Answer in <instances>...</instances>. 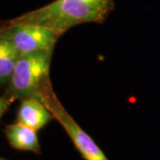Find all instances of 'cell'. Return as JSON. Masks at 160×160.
I'll return each mask as SVG.
<instances>
[{"label": "cell", "instance_id": "obj_5", "mask_svg": "<svg viewBox=\"0 0 160 160\" xmlns=\"http://www.w3.org/2000/svg\"><path fill=\"white\" fill-rule=\"evenodd\" d=\"M54 117L46 105L36 99L22 100L17 115V122L29 126L35 130H39L47 125Z\"/></svg>", "mask_w": 160, "mask_h": 160}, {"label": "cell", "instance_id": "obj_1", "mask_svg": "<svg viewBox=\"0 0 160 160\" xmlns=\"http://www.w3.org/2000/svg\"><path fill=\"white\" fill-rule=\"evenodd\" d=\"M115 0H55L7 23L43 26L62 36L83 23H102L114 10Z\"/></svg>", "mask_w": 160, "mask_h": 160}, {"label": "cell", "instance_id": "obj_3", "mask_svg": "<svg viewBox=\"0 0 160 160\" xmlns=\"http://www.w3.org/2000/svg\"><path fill=\"white\" fill-rule=\"evenodd\" d=\"M42 102L53 115L54 118L62 125L84 159L109 160L93 140L78 125L74 118L63 108L52 88L51 81L46 85L42 92Z\"/></svg>", "mask_w": 160, "mask_h": 160}, {"label": "cell", "instance_id": "obj_9", "mask_svg": "<svg viewBox=\"0 0 160 160\" xmlns=\"http://www.w3.org/2000/svg\"><path fill=\"white\" fill-rule=\"evenodd\" d=\"M0 160H5V159H3V158H0Z\"/></svg>", "mask_w": 160, "mask_h": 160}, {"label": "cell", "instance_id": "obj_2", "mask_svg": "<svg viewBox=\"0 0 160 160\" xmlns=\"http://www.w3.org/2000/svg\"><path fill=\"white\" fill-rule=\"evenodd\" d=\"M52 51L53 49L41 50L21 55L12 75L6 96L12 101L31 98L41 102L42 92L50 82L49 69Z\"/></svg>", "mask_w": 160, "mask_h": 160}, {"label": "cell", "instance_id": "obj_8", "mask_svg": "<svg viewBox=\"0 0 160 160\" xmlns=\"http://www.w3.org/2000/svg\"><path fill=\"white\" fill-rule=\"evenodd\" d=\"M12 102V100L11 98L7 97V96L0 97V118H2V116L9 108Z\"/></svg>", "mask_w": 160, "mask_h": 160}, {"label": "cell", "instance_id": "obj_6", "mask_svg": "<svg viewBox=\"0 0 160 160\" xmlns=\"http://www.w3.org/2000/svg\"><path fill=\"white\" fill-rule=\"evenodd\" d=\"M5 133L12 148L41 154L37 130L17 122L6 126Z\"/></svg>", "mask_w": 160, "mask_h": 160}, {"label": "cell", "instance_id": "obj_7", "mask_svg": "<svg viewBox=\"0 0 160 160\" xmlns=\"http://www.w3.org/2000/svg\"><path fill=\"white\" fill-rule=\"evenodd\" d=\"M20 56L11 41L0 35V85L10 82Z\"/></svg>", "mask_w": 160, "mask_h": 160}, {"label": "cell", "instance_id": "obj_4", "mask_svg": "<svg viewBox=\"0 0 160 160\" xmlns=\"http://www.w3.org/2000/svg\"><path fill=\"white\" fill-rule=\"evenodd\" d=\"M0 35L11 41L20 55L53 49L61 37L53 30L43 26L7 22L2 24Z\"/></svg>", "mask_w": 160, "mask_h": 160}]
</instances>
